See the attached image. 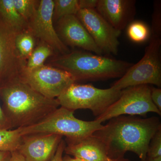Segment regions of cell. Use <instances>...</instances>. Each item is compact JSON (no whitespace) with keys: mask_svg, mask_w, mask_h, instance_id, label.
Returning a JSON list of instances; mask_svg holds the SVG:
<instances>
[{"mask_svg":"<svg viewBox=\"0 0 161 161\" xmlns=\"http://www.w3.org/2000/svg\"><path fill=\"white\" fill-rule=\"evenodd\" d=\"M135 1L98 0L96 10L115 29L121 31L135 14Z\"/></svg>","mask_w":161,"mask_h":161,"instance_id":"obj_14","label":"cell"},{"mask_svg":"<svg viewBox=\"0 0 161 161\" xmlns=\"http://www.w3.org/2000/svg\"><path fill=\"white\" fill-rule=\"evenodd\" d=\"M147 157L151 158L161 157V128L157 131L150 141Z\"/></svg>","mask_w":161,"mask_h":161,"instance_id":"obj_23","label":"cell"},{"mask_svg":"<svg viewBox=\"0 0 161 161\" xmlns=\"http://www.w3.org/2000/svg\"><path fill=\"white\" fill-rule=\"evenodd\" d=\"M16 45L21 58L26 61L34 49L35 38L27 30L19 32L16 39Z\"/></svg>","mask_w":161,"mask_h":161,"instance_id":"obj_20","label":"cell"},{"mask_svg":"<svg viewBox=\"0 0 161 161\" xmlns=\"http://www.w3.org/2000/svg\"><path fill=\"white\" fill-rule=\"evenodd\" d=\"M103 126L98 121H84L74 115V111L63 107L37 123L18 128L22 136L36 133H49L64 136L67 144L75 143L92 135Z\"/></svg>","mask_w":161,"mask_h":161,"instance_id":"obj_4","label":"cell"},{"mask_svg":"<svg viewBox=\"0 0 161 161\" xmlns=\"http://www.w3.org/2000/svg\"><path fill=\"white\" fill-rule=\"evenodd\" d=\"M93 134L100 139L111 159L124 158L127 151L136 153L142 161L147 157L148 146L153 136L161 128L155 116L146 119L122 115L110 119Z\"/></svg>","mask_w":161,"mask_h":161,"instance_id":"obj_1","label":"cell"},{"mask_svg":"<svg viewBox=\"0 0 161 161\" xmlns=\"http://www.w3.org/2000/svg\"><path fill=\"white\" fill-rule=\"evenodd\" d=\"M76 16L103 54L117 55L121 31L112 27L96 9H80Z\"/></svg>","mask_w":161,"mask_h":161,"instance_id":"obj_10","label":"cell"},{"mask_svg":"<svg viewBox=\"0 0 161 161\" xmlns=\"http://www.w3.org/2000/svg\"><path fill=\"white\" fill-rule=\"evenodd\" d=\"M151 100L155 106L161 112V89L160 88L151 87Z\"/></svg>","mask_w":161,"mask_h":161,"instance_id":"obj_25","label":"cell"},{"mask_svg":"<svg viewBox=\"0 0 161 161\" xmlns=\"http://www.w3.org/2000/svg\"><path fill=\"white\" fill-rule=\"evenodd\" d=\"M15 8L26 22L35 14L40 1L36 0H13Z\"/></svg>","mask_w":161,"mask_h":161,"instance_id":"obj_22","label":"cell"},{"mask_svg":"<svg viewBox=\"0 0 161 161\" xmlns=\"http://www.w3.org/2000/svg\"><path fill=\"white\" fill-rule=\"evenodd\" d=\"M98 3V0H78L80 9H95Z\"/></svg>","mask_w":161,"mask_h":161,"instance_id":"obj_26","label":"cell"},{"mask_svg":"<svg viewBox=\"0 0 161 161\" xmlns=\"http://www.w3.org/2000/svg\"><path fill=\"white\" fill-rule=\"evenodd\" d=\"M12 127L0 105V130H11Z\"/></svg>","mask_w":161,"mask_h":161,"instance_id":"obj_27","label":"cell"},{"mask_svg":"<svg viewBox=\"0 0 161 161\" xmlns=\"http://www.w3.org/2000/svg\"><path fill=\"white\" fill-rule=\"evenodd\" d=\"M63 136L49 133L22 136L17 150L26 161H50Z\"/></svg>","mask_w":161,"mask_h":161,"instance_id":"obj_12","label":"cell"},{"mask_svg":"<svg viewBox=\"0 0 161 161\" xmlns=\"http://www.w3.org/2000/svg\"><path fill=\"white\" fill-rule=\"evenodd\" d=\"M122 90L111 87L101 89L91 85L75 83L69 86L56 98L60 106L74 111L87 109L96 117L100 116L121 95Z\"/></svg>","mask_w":161,"mask_h":161,"instance_id":"obj_5","label":"cell"},{"mask_svg":"<svg viewBox=\"0 0 161 161\" xmlns=\"http://www.w3.org/2000/svg\"><path fill=\"white\" fill-rule=\"evenodd\" d=\"M106 161H131L128 159L125 158H119L116 159H111L109 158L108 160Z\"/></svg>","mask_w":161,"mask_h":161,"instance_id":"obj_32","label":"cell"},{"mask_svg":"<svg viewBox=\"0 0 161 161\" xmlns=\"http://www.w3.org/2000/svg\"><path fill=\"white\" fill-rule=\"evenodd\" d=\"M63 161H86L78 158L72 157L70 156L65 155L63 157Z\"/></svg>","mask_w":161,"mask_h":161,"instance_id":"obj_31","label":"cell"},{"mask_svg":"<svg viewBox=\"0 0 161 161\" xmlns=\"http://www.w3.org/2000/svg\"><path fill=\"white\" fill-rule=\"evenodd\" d=\"M56 31L66 46L79 47L95 54H103L76 15L66 16L58 20Z\"/></svg>","mask_w":161,"mask_h":161,"instance_id":"obj_13","label":"cell"},{"mask_svg":"<svg viewBox=\"0 0 161 161\" xmlns=\"http://www.w3.org/2000/svg\"><path fill=\"white\" fill-rule=\"evenodd\" d=\"M19 32L0 20V86L20 79L26 68V61L21 58L16 45Z\"/></svg>","mask_w":161,"mask_h":161,"instance_id":"obj_9","label":"cell"},{"mask_svg":"<svg viewBox=\"0 0 161 161\" xmlns=\"http://www.w3.org/2000/svg\"><path fill=\"white\" fill-rule=\"evenodd\" d=\"M67 144L64 152L73 157L86 161H106L110 158L104 144L94 134L78 142Z\"/></svg>","mask_w":161,"mask_h":161,"instance_id":"obj_15","label":"cell"},{"mask_svg":"<svg viewBox=\"0 0 161 161\" xmlns=\"http://www.w3.org/2000/svg\"><path fill=\"white\" fill-rule=\"evenodd\" d=\"M65 147L66 143L62 139L59 144L54 156L50 161H63V154Z\"/></svg>","mask_w":161,"mask_h":161,"instance_id":"obj_28","label":"cell"},{"mask_svg":"<svg viewBox=\"0 0 161 161\" xmlns=\"http://www.w3.org/2000/svg\"><path fill=\"white\" fill-rule=\"evenodd\" d=\"M20 80L46 98L56 99L75 83L68 72L51 65H43L32 70L25 69Z\"/></svg>","mask_w":161,"mask_h":161,"instance_id":"obj_8","label":"cell"},{"mask_svg":"<svg viewBox=\"0 0 161 161\" xmlns=\"http://www.w3.org/2000/svg\"><path fill=\"white\" fill-rule=\"evenodd\" d=\"M150 94L151 87L147 85L122 90L119 98L95 120L102 123L121 115L145 116L149 112H154L161 116V112L153 103Z\"/></svg>","mask_w":161,"mask_h":161,"instance_id":"obj_7","label":"cell"},{"mask_svg":"<svg viewBox=\"0 0 161 161\" xmlns=\"http://www.w3.org/2000/svg\"><path fill=\"white\" fill-rule=\"evenodd\" d=\"M9 161H26L23 156L17 151L11 152V158Z\"/></svg>","mask_w":161,"mask_h":161,"instance_id":"obj_29","label":"cell"},{"mask_svg":"<svg viewBox=\"0 0 161 161\" xmlns=\"http://www.w3.org/2000/svg\"><path fill=\"white\" fill-rule=\"evenodd\" d=\"M145 161H161V157L156 158H151L147 157Z\"/></svg>","mask_w":161,"mask_h":161,"instance_id":"obj_33","label":"cell"},{"mask_svg":"<svg viewBox=\"0 0 161 161\" xmlns=\"http://www.w3.org/2000/svg\"><path fill=\"white\" fill-rule=\"evenodd\" d=\"M161 3L155 2L154 11L153 14L152 35L161 37Z\"/></svg>","mask_w":161,"mask_h":161,"instance_id":"obj_24","label":"cell"},{"mask_svg":"<svg viewBox=\"0 0 161 161\" xmlns=\"http://www.w3.org/2000/svg\"><path fill=\"white\" fill-rule=\"evenodd\" d=\"M11 152L0 151V161H9L11 158Z\"/></svg>","mask_w":161,"mask_h":161,"instance_id":"obj_30","label":"cell"},{"mask_svg":"<svg viewBox=\"0 0 161 161\" xmlns=\"http://www.w3.org/2000/svg\"><path fill=\"white\" fill-rule=\"evenodd\" d=\"M0 20L18 32L27 29V23L15 8L13 0H0Z\"/></svg>","mask_w":161,"mask_h":161,"instance_id":"obj_16","label":"cell"},{"mask_svg":"<svg viewBox=\"0 0 161 161\" xmlns=\"http://www.w3.org/2000/svg\"><path fill=\"white\" fill-rule=\"evenodd\" d=\"M161 37L152 35L145 54L130 68L112 87L122 90L137 86L154 85L161 86Z\"/></svg>","mask_w":161,"mask_h":161,"instance_id":"obj_6","label":"cell"},{"mask_svg":"<svg viewBox=\"0 0 161 161\" xmlns=\"http://www.w3.org/2000/svg\"><path fill=\"white\" fill-rule=\"evenodd\" d=\"M22 138V136L18 129L0 130V151H17Z\"/></svg>","mask_w":161,"mask_h":161,"instance_id":"obj_18","label":"cell"},{"mask_svg":"<svg viewBox=\"0 0 161 161\" xmlns=\"http://www.w3.org/2000/svg\"><path fill=\"white\" fill-rule=\"evenodd\" d=\"M53 19L58 22L66 16L76 14L80 10L78 0H53Z\"/></svg>","mask_w":161,"mask_h":161,"instance_id":"obj_19","label":"cell"},{"mask_svg":"<svg viewBox=\"0 0 161 161\" xmlns=\"http://www.w3.org/2000/svg\"><path fill=\"white\" fill-rule=\"evenodd\" d=\"M54 53L51 47L46 43L40 42L26 60L25 69L30 71L43 66L45 60L54 55Z\"/></svg>","mask_w":161,"mask_h":161,"instance_id":"obj_17","label":"cell"},{"mask_svg":"<svg viewBox=\"0 0 161 161\" xmlns=\"http://www.w3.org/2000/svg\"><path fill=\"white\" fill-rule=\"evenodd\" d=\"M127 35L133 42L142 43L150 37V31L148 26L143 22L133 21L130 23L128 26Z\"/></svg>","mask_w":161,"mask_h":161,"instance_id":"obj_21","label":"cell"},{"mask_svg":"<svg viewBox=\"0 0 161 161\" xmlns=\"http://www.w3.org/2000/svg\"><path fill=\"white\" fill-rule=\"evenodd\" d=\"M53 0H41L36 11L27 22V30L35 38L51 47L60 55L70 52L60 40L53 26Z\"/></svg>","mask_w":161,"mask_h":161,"instance_id":"obj_11","label":"cell"},{"mask_svg":"<svg viewBox=\"0 0 161 161\" xmlns=\"http://www.w3.org/2000/svg\"><path fill=\"white\" fill-rule=\"evenodd\" d=\"M50 64L68 72L76 81L120 78L133 65L123 60L77 50L55 56Z\"/></svg>","mask_w":161,"mask_h":161,"instance_id":"obj_3","label":"cell"},{"mask_svg":"<svg viewBox=\"0 0 161 161\" xmlns=\"http://www.w3.org/2000/svg\"><path fill=\"white\" fill-rule=\"evenodd\" d=\"M0 95L12 129L37 123L60 107L57 99L44 97L20 79L0 86Z\"/></svg>","mask_w":161,"mask_h":161,"instance_id":"obj_2","label":"cell"}]
</instances>
